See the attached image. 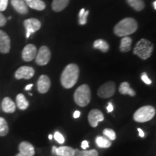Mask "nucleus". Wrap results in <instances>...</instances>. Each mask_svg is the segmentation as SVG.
<instances>
[{"instance_id": "nucleus-12", "label": "nucleus", "mask_w": 156, "mask_h": 156, "mask_svg": "<svg viewBox=\"0 0 156 156\" xmlns=\"http://www.w3.org/2000/svg\"><path fill=\"white\" fill-rule=\"evenodd\" d=\"M38 90L40 93L44 94L46 93L51 87V80L49 77L46 75H42L39 77L38 83H37Z\"/></svg>"}, {"instance_id": "nucleus-3", "label": "nucleus", "mask_w": 156, "mask_h": 156, "mask_svg": "<svg viewBox=\"0 0 156 156\" xmlns=\"http://www.w3.org/2000/svg\"><path fill=\"white\" fill-rule=\"evenodd\" d=\"M74 99L79 106H87L91 100V93L88 85L84 84L78 87L74 94Z\"/></svg>"}, {"instance_id": "nucleus-5", "label": "nucleus", "mask_w": 156, "mask_h": 156, "mask_svg": "<svg viewBox=\"0 0 156 156\" xmlns=\"http://www.w3.org/2000/svg\"><path fill=\"white\" fill-rule=\"evenodd\" d=\"M155 109L151 106H145L136 111L134 114V120L136 122L144 123L151 120L155 115Z\"/></svg>"}, {"instance_id": "nucleus-18", "label": "nucleus", "mask_w": 156, "mask_h": 156, "mask_svg": "<svg viewBox=\"0 0 156 156\" xmlns=\"http://www.w3.org/2000/svg\"><path fill=\"white\" fill-rule=\"evenodd\" d=\"M70 0H53L51 7L55 12H61L67 7Z\"/></svg>"}, {"instance_id": "nucleus-42", "label": "nucleus", "mask_w": 156, "mask_h": 156, "mask_svg": "<svg viewBox=\"0 0 156 156\" xmlns=\"http://www.w3.org/2000/svg\"><path fill=\"white\" fill-rule=\"evenodd\" d=\"M52 137H53V136H52L51 134H49V135H48V139L49 140H51Z\"/></svg>"}, {"instance_id": "nucleus-10", "label": "nucleus", "mask_w": 156, "mask_h": 156, "mask_svg": "<svg viewBox=\"0 0 156 156\" xmlns=\"http://www.w3.org/2000/svg\"><path fill=\"white\" fill-rule=\"evenodd\" d=\"M88 122L92 127H96L99 122L104 120V116L103 113L98 109H93L88 114Z\"/></svg>"}, {"instance_id": "nucleus-15", "label": "nucleus", "mask_w": 156, "mask_h": 156, "mask_svg": "<svg viewBox=\"0 0 156 156\" xmlns=\"http://www.w3.org/2000/svg\"><path fill=\"white\" fill-rule=\"evenodd\" d=\"M2 108L4 112L12 114L16 110V105L10 98L5 97L2 103Z\"/></svg>"}, {"instance_id": "nucleus-22", "label": "nucleus", "mask_w": 156, "mask_h": 156, "mask_svg": "<svg viewBox=\"0 0 156 156\" xmlns=\"http://www.w3.org/2000/svg\"><path fill=\"white\" fill-rule=\"evenodd\" d=\"M16 103L17 106L18 107V108L20 109V110H25V109L28 108V107L29 106V102L27 101L25 95L22 94V93H20V94L17 95Z\"/></svg>"}, {"instance_id": "nucleus-4", "label": "nucleus", "mask_w": 156, "mask_h": 156, "mask_svg": "<svg viewBox=\"0 0 156 156\" xmlns=\"http://www.w3.org/2000/svg\"><path fill=\"white\" fill-rule=\"evenodd\" d=\"M153 51V44L147 39H140L134 48V54L143 60L151 57Z\"/></svg>"}, {"instance_id": "nucleus-39", "label": "nucleus", "mask_w": 156, "mask_h": 156, "mask_svg": "<svg viewBox=\"0 0 156 156\" xmlns=\"http://www.w3.org/2000/svg\"><path fill=\"white\" fill-rule=\"evenodd\" d=\"M56 149V146H54V147H52V153H53V154H55Z\"/></svg>"}, {"instance_id": "nucleus-38", "label": "nucleus", "mask_w": 156, "mask_h": 156, "mask_svg": "<svg viewBox=\"0 0 156 156\" xmlns=\"http://www.w3.org/2000/svg\"><path fill=\"white\" fill-rule=\"evenodd\" d=\"M33 86H34V85H33V84H29V85L25 86V90H30L33 87Z\"/></svg>"}, {"instance_id": "nucleus-24", "label": "nucleus", "mask_w": 156, "mask_h": 156, "mask_svg": "<svg viewBox=\"0 0 156 156\" xmlns=\"http://www.w3.org/2000/svg\"><path fill=\"white\" fill-rule=\"evenodd\" d=\"M126 2L128 5L136 11H142L145 8V3L142 0H126Z\"/></svg>"}, {"instance_id": "nucleus-26", "label": "nucleus", "mask_w": 156, "mask_h": 156, "mask_svg": "<svg viewBox=\"0 0 156 156\" xmlns=\"http://www.w3.org/2000/svg\"><path fill=\"white\" fill-rule=\"evenodd\" d=\"M74 156H98V153L96 150L90 151H80L79 149H75V155Z\"/></svg>"}, {"instance_id": "nucleus-21", "label": "nucleus", "mask_w": 156, "mask_h": 156, "mask_svg": "<svg viewBox=\"0 0 156 156\" xmlns=\"http://www.w3.org/2000/svg\"><path fill=\"white\" fill-rule=\"evenodd\" d=\"M26 5L36 10L41 11L46 8V4L41 0H30L26 2Z\"/></svg>"}, {"instance_id": "nucleus-1", "label": "nucleus", "mask_w": 156, "mask_h": 156, "mask_svg": "<svg viewBox=\"0 0 156 156\" xmlns=\"http://www.w3.org/2000/svg\"><path fill=\"white\" fill-rule=\"evenodd\" d=\"M80 70L76 64H69L64 68L61 75V83L64 88L69 89L75 86L79 78Z\"/></svg>"}, {"instance_id": "nucleus-13", "label": "nucleus", "mask_w": 156, "mask_h": 156, "mask_svg": "<svg viewBox=\"0 0 156 156\" xmlns=\"http://www.w3.org/2000/svg\"><path fill=\"white\" fill-rule=\"evenodd\" d=\"M10 50V39L5 32L0 30V52L8 53Z\"/></svg>"}, {"instance_id": "nucleus-16", "label": "nucleus", "mask_w": 156, "mask_h": 156, "mask_svg": "<svg viewBox=\"0 0 156 156\" xmlns=\"http://www.w3.org/2000/svg\"><path fill=\"white\" fill-rule=\"evenodd\" d=\"M11 4L15 10L20 14L25 15L28 12V6L23 0H11Z\"/></svg>"}, {"instance_id": "nucleus-35", "label": "nucleus", "mask_w": 156, "mask_h": 156, "mask_svg": "<svg viewBox=\"0 0 156 156\" xmlns=\"http://www.w3.org/2000/svg\"><path fill=\"white\" fill-rule=\"evenodd\" d=\"M106 109H107V112H108V113H111L114 111V106H113V104L111 102L108 103V106L106 107Z\"/></svg>"}, {"instance_id": "nucleus-7", "label": "nucleus", "mask_w": 156, "mask_h": 156, "mask_svg": "<svg viewBox=\"0 0 156 156\" xmlns=\"http://www.w3.org/2000/svg\"><path fill=\"white\" fill-rule=\"evenodd\" d=\"M51 59V51L47 46H43L40 48L36 56V63L40 66L46 65Z\"/></svg>"}, {"instance_id": "nucleus-28", "label": "nucleus", "mask_w": 156, "mask_h": 156, "mask_svg": "<svg viewBox=\"0 0 156 156\" xmlns=\"http://www.w3.org/2000/svg\"><path fill=\"white\" fill-rule=\"evenodd\" d=\"M89 15V11L85 10V9L83 8L80 9L79 13V23L80 25H83L87 23V19Z\"/></svg>"}, {"instance_id": "nucleus-9", "label": "nucleus", "mask_w": 156, "mask_h": 156, "mask_svg": "<svg viewBox=\"0 0 156 156\" xmlns=\"http://www.w3.org/2000/svg\"><path fill=\"white\" fill-rule=\"evenodd\" d=\"M34 74L35 70L34 68L31 67H28V66H23V67H20L19 69L15 72V77L17 80H29L34 77Z\"/></svg>"}, {"instance_id": "nucleus-40", "label": "nucleus", "mask_w": 156, "mask_h": 156, "mask_svg": "<svg viewBox=\"0 0 156 156\" xmlns=\"http://www.w3.org/2000/svg\"><path fill=\"white\" fill-rule=\"evenodd\" d=\"M153 5L154 9H156V1H154V2H153Z\"/></svg>"}, {"instance_id": "nucleus-6", "label": "nucleus", "mask_w": 156, "mask_h": 156, "mask_svg": "<svg viewBox=\"0 0 156 156\" xmlns=\"http://www.w3.org/2000/svg\"><path fill=\"white\" fill-rule=\"evenodd\" d=\"M115 91H116L115 83L109 81L99 87L98 90V95L101 98H108L114 95Z\"/></svg>"}, {"instance_id": "nucleus-32", "label": "nucleus", "mask_w": 156, "mask_h": 156, "mask_svg": "<svg viewBox=\"0 0 156 156\" xmlns=\"http://www.w3.org/2000/svg\"><path fill=\"white\" fill-rule=\"evenodd\" d=\"M8 0H0V11H5L7 7Z\"/></svg>"}, {"instance_id": "nucleus-19", "label": "nucleus", "mask_w": 156, "mask_h": 156, "mask_svg": "<svg viewBox=\"0 0 156 156\" xmlns=\"http://www.w3.org/2000/svg\"><path fill=\"white\" fill-rule=\"evenodd\" d=\"M132 39L129 36H124L121 40L119 49L122 52H128L131 49Z\"/></svg>"}, {"instance_id": "nucleus-36", "label": "nucleus", "mask_w": 156, "mask_h": 156, "mask_svg": "<svg viewBox=\"0 0 156 156\" xmlns=\"http://www.w3.org/2000/svg\"><path fill=\"white\" fill-rule=\"evenodd\" d=\"M137 130H138V132H139V136H140V137H144V136H145V133H144L143 130L140 128H138Z\"/></svg>"}, {"instance_id": "nucleus-33", "label": "nucleus", "mask_w": 156, "mask_h": 156, "mask_svg": "<svg viewBox=\"0 0 156 156\" xmlns=\"http://www.w3.org/2000/svg\"><path fill=\"white\" fill-rule=\"evenodd\" d=\"M7 23V19L2 13L0 12V27H2Z\"/></svg>"}, {"instance_id": "nucleus-37", "label": "nucleus", "mask_w": 156, "mask_h": 156, "mask_svg": "<svg viewBox=\"0 0 156 156\" xmlns=\"http://www.w3.org/2000/svg\"><path fill=\"white\" fill-rule=\"evenodd\" d=\"M80 116V112L79 111H75V112H74L73 116H74V118H75V119L79 118Z\"/></svg>"}, {"instance_id": "nucleus-20", "label": "nucleus", "mask_w": 156, "mask_h": 156, "mask_svg": "<svg viewBox=\"0 0 156 156\" xmlns=\"http://www.w3.org/2000/svg\"><path fill=\"white\" fill-rule=\"evenodd\" d=\"M119 93L122 95H129L130 96H135L136 93L133 89L130 87V85L127 82H124L120 85L119 88Z\"/></svg>"}, {"instance_id": "nucleus-11", "label": "nucleus", "mask_w": 156, "mask_h": 156, "mask_svg": "<svg viewBox=\"0 0 156 156\" xmlns=\"http://www.w3.org/2000/svg\"><path fill=\"white\" fill-rule=\"evenodd\" d=\"M37 48L34 44H28L23 48L22 52L23 59L25 62H30L36 58Z\"/></svg>"}, {"instance_id": "nucleus-2", "label": "nucleus", "mask_w": 156, "mask_h": 156, "mask_svg": "<svg viewBox=\"0 0 156 156\" xmlns=\"http://www.w3.org/2000/svg\"><path fill=\"white\" fill-rule=\"evenodd\" d=\"M137 28L138 25L135 20L132 17H126L117 23L114 31L116 36L124 37L134 34L137 30Z\"/></svg>"}, {"instance_id": "nucleus-43", "label": "nucleus", "mask_w": 156, "mask_h": 156, "mask_svg": "<svg viewBox=\"0 0 156 156\" xmlns=\"http://www.w3.org/2000/svg\"><path fill=\"white\" fill-rule=\"evenodd\" d=\"M23 1H24V2H28V1H30V0H23Z\"/></svg>"}, {"instance_id": "nucleus-30", "label": "nucleus", "mask_w": 156, "mask_h": 156, "mask_svg": "<svg viewBox=\"0 0 156 156\" xmlns=\"http://www.w3.org/2000/svg\"><path fill=\"white\" fill-rule=\"evenodd\" d=\"M54 139H55L58 143L63 144L64 142V137L63 136V135H62L61 133H59L58 132H56L55 133H54Z\"/></svg>"}, {"instance_id": "nucleus-8", "label": "nucleus", "mask_w": 156, "mask_h": 156, "mask_svg": "<svg viewBox=\"0 0 156 156\" xmlns=\"http://www.w3.org/2000/svg\"><path fill=\"white\" fill-rule=\"evenodd\" d=\"M23 24L26 30V38H29L31 34L36 33L41 27V23L36 18L25 20Z\"/></svg>"}, {"instance_id": "nucleus-25", "label": "nucleus", "mask_w": 156, "mask_h": 156, "mask_svg": "<svg viewBox=\"0 0 156 156\" xmlns=\"http://www.w3.org/2000/svg\"><path fill=\"white\" fill-rule=\"evenodd\" d=\"M95 142L99 147L101 148H108L112 145V141L105 136H97L95 139Z\"/></svg>"}, {"instance_id": "nucleus-17", "label": "nucleus", "mask_w": 156, "mask_h": 156, "mask_svg": "<svg viewBox=\"0 0 156 156\" xmlns=\"http://www.w3.org/2000/svg\"><path fill=\"white\" fill-rule=\"evenodd\" d=\"M55 154L57 156H74L75 149L68 146H61L59 147H56Z\"/></svg>"}, {"instance_id": "nucleus-34", "label": "nucleus", "mask_w": 156, "mask_h": 156, "mask_svg": "<svg viewBox=\"0 0 156 156\" xmlns=\"http://www.w3.org/2000/svg\"><path fill=\"white\" fill-rule=\"evenodd\" d=\"M88 147H89V144L87 140H84V141L82 142L81 147L83 148V150H86L87 148H88Z\"/></svg>"}, {"instance_id": "nucleus-27", "label": "nucleus", "mask_w": 156, "mask_h": 156, "mask_svg": "<svg viewBox=\"0 0 156 156\" xmlns=\"http://www.w3.org/2000/svg\"><path fill=\"white\" fill-rule=\"evenodd\" d=\"M9 132V127L7 121L2 117H0V136H6Z\"/></svg>"}, {"instance_id": "nucleus-23", "label": "nucleus", "mask_w": 156, "mask_h": 156, "mask_svg": "<svg viewBox=\"0 0 156 156\" xmlns=\"http://www.w3.org/2000/svg\"><path fill=\"white\" fill-rule=\"evenodd\" d=\"M93 47L105 53L108 51L109 45L106 41L103 40V39H98L93 43Z\"/></svg>"}, {"instance_id": "nucleus-31", "label": "nucleus", "mask_w": 156, "mask_h": 156, "mask_svg": "<svg viewBox=\"0 0 156 156\" xmlns=\"http://www.w3.org/2000/svg\"><path fill=\"white\" fill-rule=\"evenodd\" d=\"M141 79L143 81L145 84H147V85H151L152 84V80L149 77H148L147 73H142L141 75Z\"/></svg>"}, {"instance_id": "nucleus-14", "label": "nucleus", "mask_w": 156, "mask_h": 156, "mask_svg": "<svg viewBox=\"0 0 156 156\" xmlns=\"http://www.w3.org/2000/svg\"><path fill=\"white\" fill-rule=\"evenodd\" d=\"M20 153L25 156H34L35 155V149L33 145L28 142H22L19 145Z\"/></svg>"}, {"instance_id": "nucleus-41", "label": "nucleus", "mask_w": 156, "mask_h": 156, "mask_svg": "<svg viewBox=\"0 0 156 156\" xmlns=\"http://www.w3.org/2000/svg\"><path fill=\"white\" fill-rule=\"evenodd\" d=\"M15 156H25V155H23V154H22V153H19L18 154H17V155H15Z\"/></svg>"}, {"instance_id": "nucleus-29", "label": "nucleus", "mask_w": 156, "mask_h": 156, "mask_svg": "<svg viewBox=\"0 0 156 156\" xmlns=\"http://www.w3.org/2000/svg\"><path fill=\"white\" fill-rule=\"evenodd\" d=\"M103 134L106 136V137L108 138V140H110L111 141L112 140H115L116 138V133L114 130L112 129H105L103 132Z\"/></svg>"}]
</instances>
